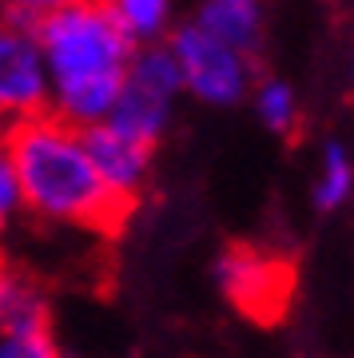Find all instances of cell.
<instances>
[{
    "instance_id": "6da1fadb",
    "label": "cell",
    "mask_w": 354,
    "mask_h": 358,
    "mask_svg": "<svg viewBox=\"0 0 354 358\" xmlns=\"http://www.w3.org/2000/svg\"><path fill=\"white\" fill-rule=\"evenodd\" d=\"M4 155L13 159L24 207L36 219L115 235L139 203L115 195L88 152L84 128L56 112L13 120L4 136Z\"/></svg>"
},
{
    "instance_id": "7a4b0ae2",
    "label": "cell",
    "mask_w": 354,
    "mask_h": 358,
    "mask_svg": "<svg viewBox=\"0 0 354 358\" xmlns=\"http://www.w3.org/2000/svg\"><path fill=\"white\" fill-rule=\"evenodd\" d=\"M40 48L52 76V112L80 128L104 124L124 92L136 40L127 36L108 0H72L40 16Z\"/></svg>"
},
{
    "instance_id": "3957f363",
    "label": "cell",
    "mask_w": 354,
    "mask_h": 358,
    "mask_svg": "<svg viewBox=\"0 0 354 358\" xmlns=\"http://www.w3.org/2000/svg\"><path fill=\"white\" fill-rule=\"evenodd\" d=\"M179 92H187V84H183V68H179L176 48L160 44V40L139 44L108 124L155 148L164 140L167 124H171V108H176Z\"/></svg>"
},
{
    "instance_id": "277c9868",
    "label": "cell",
    "mask_w": 354,
    "mask_h": 358,
    "mask_svg": "<svg viewBox=\"0 0 354 358\" xmlns=\"http://www.w3.org/2000/svg\"><path fill=\"white\" fill-rule=\"evenodd\" d=\"M215 282L243 319L275 327L295 299V263L259 243H227L215 259Z\"/></svg>"
},
{
    "instance_id": "5b68a950",
    "label": "cell",
    "mask_w": 354,
    "mask_h": 358,
    "mask_svg": "<svg viewBox=\"0 0 354 358\" xmlns=\"http://www.w3.org/2000/svg\"><path fill=\"white\" fill-rule=\"evenodd\" d=\"M171 48L179 56V68H183V84L195 100L231 108L255 88V56L235 48L231 40L215 36L199 20L179 28L171 36Z\"/></svg>"
},
{
    "instance_id": "8992f818",
    "label": "cell",
    "mask_w": 354,
    "mask_h": 358,
    "mask_svg": "<svg viewBox=\"0 0 354 358\" xmlns=\"http://www.w3.org/2000/svg\"><path fill=\"white\" fill-rule=\"evenodd\" d=\"M0 108L13 120L52 112V76L36 28L13 20L0 32Z\"/></svg>"
},
{
    "instance_id": "52a82bcc",
    "label": "cell",
    "mask_w": 354,
    "mask_h": 358,
    "mask_svg": "<svg viewBox=\"0 0 354 358\" xmlns=\"http://www.w3.org/2000/svg\"><path fill=\"white\" fill-rule=\"evenodd\" d=\"M84 140H88V152L100 167V176L108 179V187L132 203H139V195L148 187V171H152V143L112 128L108 120L84 128Z\"/></svg>"
},
{
    "instance_id": "ba28073f",
    "label": "cell",
    "mask_w": 354,
    "mask_h": 358,
    "mask_svg": "<svg viewBox=\"0 0 354 358\" xmlns=\"http://www.w3.org/2000/svg\"><path fill=\"white\" fill-rule=\"evenodd\" d=\"M203 28H211L215 36L231 40L235 48L243 52H259V28H263V13H259V4H227V0H203L199 13H195Z\"/></svg>"
},
{
    "instance_id": "9c48e42d",
    "label": "cell",
    "mask_w": 354,
    "mask_h": 358,
    "mask_svg": "<svg viewBox=\"0 0 354 358\" xmlns=\"http://www.w3.org/2000/svg\"><path fill=\"white\" fill-rule=\"evenodd\" d=\"M48 322V299L40 291V282L24 271L8 267L0 279V327H40Z\"/></svg>"
},
{
    "instance_id": "30bf717a",
    "label": "cell",
    "mask_w": 354,
    "mask_h": 358,
    "mask_svg": "<svg viewBox=\"0 0 354 358\" xmlns=\"http://www.w3.org/2000/svg\"><path fill=\"white\" fill-rule=\"evenodd\" d=\"M354 192V164L342 143H327L323 148V167L315 179V207L318 211H334L351 199Z\"/></svg>"
},
{
    "instance_id": "8fae6325",
    "label": "cell",
    "mask_w": 354,
    "mask_h": 358,
    "mask_svg": "<svg viewBox=\"0 0 354 358\" xmlns=\"http://www.w3.org/2000/svg\"><path fill=\"white\" fill-rule=\"evenodd\" d=\"M120 24L136 44H155L167 32V16H171V0H108Z\"/></svg>"
},
{
    "instance_id": "7c38bea8",
    "label": "cell",
    "mask_w": 354,
    "mask_h": 358,
    "mask_svg": "<svg viewBox=\"0 0 354 358\" xmlns=\"http://www.w3.org/2000/svg\"><path fill=\"white\" fill-rule=\"evenodd\" d=\"M255 112L271 131L287 136L299 120V103H295V92L283 80H259L255 84Z\"/></svg>"
},
{
    "instance_id": "4fadbf2b",
    "label": "cell",
    "mask_w": 354,
    "mask_h": 358,
    "mask_svg": "<svg viewBox=\"0 0 354 358\" xmlns=\"http://www.w3.org/2000/svg\"><path fill=\"white\" fill-rule=\"evenodd\" d=\"M0 358H60V346L52 338V322L8 327L0 334Z\"/></svg>"
},
{
    "instance_id": "5bb4252c",
    "label": "cell",
    "mask_w": 354,
    "mask_h": 358,
    "mask_svg": "<svg viewBox=\"0 0 354 358\" xmlns=\"http://www.w3.org/2000/svg\"><path fill=\"white\" fill-rule=\"evenodd\" d=\"M20 207H24V187H20V176H16L13 159L4 155L0 159V215L13 219Z\"/></svg>"
},
{
    "instance_id": "9a60e30c",
    "label": "cell",
    "mask_w": 354,
    "mask_h": 358,
    "mask_svg": "<svg viewBox=\"0 0 354 358\" xmlns=\"http://www.w3.org/2000/svg\"><path fill=\"white\" fill-rule=\"evenodd\" d=\"M8 8H20V13H36V16H48L64 4H72V0H4Z\"/></svg>"
},
{
    "instance_id": "2e32d148",
    "label": "cell",
    "mask_w": 354,
    "mask_h": 358,
    "mask_svg": "<svg viewBox=\"0 0 354 358\" xmlns=\"http://www.w3.org/2000/svg\"><path fill=\"white\" fill-rule=\"evenodd\" d=\"M227 4H259V0H227Z\"/></svg>"
}]
</instances>
